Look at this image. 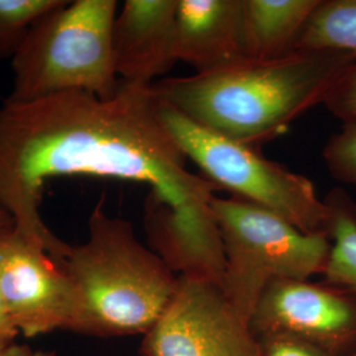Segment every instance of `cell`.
<instances>
[{"mask_svg": "<svg viewBox=\"0 0 356 356\" xmlns=\"http://www.w3.org/2000/svg\"><path fill=\"white\" fill-rule=\"evenodd\" d=\"M186 161L161 119L152 85L120 81L108 99L66 91L0 103V204L17 232L58 261L69 244L51 232L40 211L49 179L140 182L176 209L209 211L219 188L189 172Z\"/></svg>", "mask_w": 356, "mask_h": 356, "instance_id": "obj_1", "label": "cell"}, {"mask_svg": "<svg viewBox=\"0 0 356 356\" xmlns=\"http://www.w3.org/2000/svg\"><path fill=\"white\" fill-rule=\"evenodd\" d=\"M356 57L296 51L270 61L242 58L207 73L154 81L156 95L195 124L260 149L319 103Z\"/></svg>", "mask_w": 356, "mask_h": 356, "instance_id": "obj_2", "label": "cell"}, {"mask_svg": "<svg viewBox=\"0 0 356 356\" xmlns=\"http://www.w3.org/2000/svg\"><path fill=\"white\" fill-rule=\"evenodd\" d=\"M88 226V241L69 245L63 259L76 294L69 331L101 338L145 335L169 305L177 275L136 238L129 220L107 214L104 198Z\"/></svg>", "mask_w": 356, "mask_h": 356, "instance_id": "obj_3", "label": "cell"}, {"mask_svg": "<svg viewBox=\"0 0 356 356\" xmlns=\"http://www.w3.org/2000/svg\"><path fill=\"white\" fill-rule=\"evenodd\" d=\"M115 0H63L31 26L13 60V102L66 91L103 99L120 86L113 58Z\"/></svg>", "mask_w": 356, "mask_h": 356, "instance_id": "obj_4", "label": "cell"}, {"mask_svg": "<svg viewBox=\"0 0 356 356\" xmlns=\"http://www.w3.org/2000/svg\"><path fill=\"white\" fill-rule=\"evenodd\" d=\"M211 210L222 236L226 268L220 289L243 318L252 317L263 292L277 280H310L325 273L330 236L305 234L239 195L214 197Z\"/></svg>", "mask_w": 356, "mask_h": 356, "instance_id": "obj_5", "label": "cell"}, {"mask_svg": "<svg viewBox=\"0 0 356 356\" xmlns=\"http://www.w3.org/2000/svg\"><path fill=\"white\" fill-rule=\"evenodd\" d=\"M157 99L166 128L204 177L218 188L267 209L305 234L330 236V207L325 200H319L309 178L268 160L254 147L195 124L170 104Z\"/></svg>", "mask_w": 356, "mask_h": 356, "instance_id": "obj_6", "label": "cell"}, {"mask_svg": "<svg viewBox=\"0 0 356 356\" xmlns=\"http://www.w3.org/2000/svg\"><path fill=\"white\" fill-rule=\"evenodd\" d=\"M140 355L259 356V342L219 285L178 277L169 305L143 335Z\"/></svg>", "mask_w": 356, "mask_h": 356, "instance_id": "obj_7", "label": "cell"}, {"mask_svg": "<svg viewBox=\"0 0 356 356\" xmlns=\"http://www.w3.org/2000/svg\"><path fill=\"white\" fill-rule=\"evenodd\" d=\"M250 325L256 337L285 334L331 356H356V294L327 281H273Z\"/></svg>", "mask_w": 356, "mask_h": 356, "instance_id": "obj_8", "label": "cell"}, {"mask_svg": "<svg viewBox=\"0 0 356 356\" xmlns=\"http://www.w3.org/2000/svg\"><path fill=\"white\" fill-rule=\"evenodd\" d=\"M0 292L26 338L69 330L76 294L63 261L15 229L0 236Z\"/></svg>", "mask_w": 356, "mask_h": 356, "instance_id": "obj_9", "label": "cell"}, {"mask_svg": "<svg viewBox=\"0 0 356 356\" xmlns=\"http://www.w3.org/2000/svg\"><path fill=\"white\" fill-rule=\"evenodd\" d=\"M144 229L149 248L178 277L222 285L226 257L213 210L176 209L148 191Z\"/></svg>", "mask_w": 356, "mask_h": 356, "instance_id": "obj_10", "label": "cell"}, {"mask_svg": "<svg viewBox=\"0 0 356 356\" xmlns=\"http://www.w3.org/2000/svg\"><path fill=\"white\" fill-rule=\"evenodd\" d=\"M177 0H127L115 17L113 58L119 81L152 85L176 64Z\"/></svg>", "mask_w": 356, "mask_h": 356, "instance_id": "obj_11", "label": "cell"}, {"mask_svg": "<svg viewBox=\"0 0 356 356\" xmlns=\"http://www.w3.org/2000/svg\"><path fill=\"white\" fill-rule=\"evenodd\" d=\"M242 0H177L175 57L207 73L244 58Z\"/></svg>", "mask_w": 356, "mask_h": 356, "instance_id": "obj_12", "label": "cell"}, {"mask_svg": "<svg viewBox=\"0 0 356 356\" xmlns=\"http://www.w3.org/2000/svg\"><path fill=\"white\" fill-rule=\"evenodd\" d=\"M321 0H242L243 56L270 61L294 51Z\"/></svg>", "mask_w": 356, "mask_h": 356, "instance_id": "obj_13", "label": "cell"}, {"mask_svg": "<svg viewBox=\"0 0 356 356\" xmlns=\"http://www.w3.org/2000/svg\"><path fill=\"white\" fill-rule=\"evenodd\" d=\"M296 51H339L356 57V0H321Z\"/></svg>", "mask_w": 356, "mask_h": 356, "instance_id": "obj_14", "label": "cell"}, {"mask_svg": "<svg viewBox=\"0 0 356 356\" xmlns=\"http://www.w3.org/2000/svg\"><path fill=\"white\" fill-rule=\"evenodd\" d=\"M325 202L331 211V252L323 279L356 294V204L341 188Z\"/></svg>", "mask_w": 356, "mask_h": 356, "instance_id": "obj_15", "label": "cell"}, {"mask_svg": "<svg viewBox=\"0 0 356 356\" xmlns=\"http://www.w3.org/2000/svg\"><path fill=\"white\" fill-rule=\"evenodd\" d=\"M63 0H0V60H13L31 26Z\"/></svg>", "mask_w": 356, "mask_h": 356, "instance_id": "obj_16", "label": "cell"}, {"mask_svg": "<svg viewBox=\"0 0 356 356\" xmlns=\"http://www.w3.org/2000/svg\"><path fill=\"white\" fill-rule=\"evenodd\" d=\"M322 156L332 177L356 186V122L343 123L326 143Z\"/></svg>", "mask_w": 356, "mask_h": 356, "instance_id": "obj_17", "label": "cell"}, {"mask_svg": "<svg viewBox=\"0 0 356 356\" xmlns=\"http://www.w3.org/2000/svg\"><path fill=\"white\" fill-rule=\"evenodd\" d=\"M323 104L343 123L356 122V63L337 81Z\"/></svg>", "mask_w": 356, "mask_h": 356, "instance_id": "obj_18", "label": "cell"}, {"mask_svg": "<svg viewBox=\"0 0 356 356\" xmlns=\"http://www.w3.org/2000/svg\"><path fill=\"white\" fill-rule=\"evenodd\" d=\"M259 356H331L313 344L285 334L257 337Z\"/></svg>", "mask_w": 356, "mask_h": 356, "instance_id": "obj_19", "label": "cell"}, {"mask_svg": "<svg viewBox=\"0 0 356 356\" xmlns=\"http://www.w3.org/2000/svg\"><path fill=\"white\" fill-rule=\"evenodd\" d=\"M19 334L13 318L4 304L3 296L0 292V351L8 346L15 343V338Z\"/></svg>", "mask_w": 356, "mask_h": 356, "instance_id": "obj_20", "label": "cell"}, {"mask_svg": "<svg viewBox=\"0 0 356 356\" xmlns=\"http://www.w3.org/2000/svg\"><path fill=\"white\" fill-rule=\"evenodd\" d=\"M0 356H56L51 353L44 351H35L26 346L13 343L0 351Z\"/></svg>", "mask_w": 356, "mask_h": 356, "instance_id": "obj_21", "label": "cell"}, {"mask_svg": "<svg viewBox=\"0 0 356 356\" xmlns=\"http://www.w3.org/2000/svg\"><path fill=\"white\" fill-rule=\"evenodd\" d=\"M15 229V222L11 214L0 204V236Z\"/></svg>", "mask_w": 356, "mask_h": 356, "instance_id": "obj_22", "label": "cell"}]
</instances>
